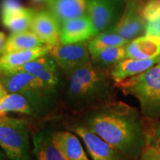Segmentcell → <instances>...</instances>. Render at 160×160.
Segmentation results:
<instances>
[{
	"label": "cell",
	"mask_w": 160,
	"mask_h": 160,
	"mask_svg": "<svg viewBox=\"0 0 160 160\" xmlns=\"http://www.w3.org/2000/svg\"><path fill=\"white\" fill-rule=\"evenodd\" d=\"M78 124L132 160L148 143L146 119L123 102H110L83 112Z\"/></svg>",
	"instance_id": "6da1fadb"
},
{
	"label": "cell",
	"mask_w": 160,
	"mask_h": 160,
	"mask_svg": "<svg viewBox=\"0 0 160 160\" xmlns=\"http://www.w3.org/2000/svg\"><path fill=\"white\" fill-rule=\"evenodd\" d=\"M66 101L70 109L84 112L115 101V83L110 70L86 63L67 74Z\"/></svg>",
	"instance_id": "7a4b0ae2"
},
{
	"label": "cell",
	"mask_w": 160,
	"mask_h": 160,
	"mask_svg": "<svg viewBox=\"0 0 160 160\" xmlns=\"http://www.w3.org/2000/svg\"><path fill=\"white\" fill-rule=\"evenodd\" d=\"M126 95L136 98L141 113L147 119L160 120V64L141 74L115 83Z\"/></svg>",
	"instance_id": "3957f363"
},
{
	"label": "cell",
	"mask_w": 160,
	"mask_h": 160,
	"mask_svg": "<svg viewBox=\"0 0 160 160\" xmlns=\"http://www.w3.org/2000/svg\"><path fill=\"white\" fill-rule=\"evenodd\" d=\"M30 123L25 118L0 116V148L9 160H33L29 145Z\"/></svg>",
	"instance_id": "277c9868"
},
{
	"label": "cell",
	"mask_w": 160,
	"mask_h": 160,
	"mask_svg": "<svg viewBox=\"0 0 160 160\" xmlns=\"http://www.w3.org/2000/svg\"><path fill=\"white\" fill-rule=\"evenodd\" d=\"M0 83L8 93H20L31 98L49 99V96L54 92L34 75L22 69L0 74Z\"/></svg>",
	"instance_id": "5b68a950"
},
{
	"label": "cell",
	"mask_w": 160,
	"mask_h": 160,
	"mask_svg": "<svg viewBox=\"0 0 160 160\" xmlns=\"http://www.w3.org/2000/svg\"><path fill=\"white\" fill-rule=\"evenodd\" d=\"M123 0H88L86 14L90 18L95 36L114 29L123 13Z\"/></svg>",
	"instance_id": "8992f818"
},
{
	"label": "cell",
	"mask_w": 160,
	"mask_h": 160,
	"mask_svg": "<svg viewBox=\"0 0 160 160\" xmlns=\"http://www.w3.org/2000/svg\"><path fill=\"white\" fill-rule=\"evenodd\" d=\"M48 53L65 74L91 62L88 41L75 44L48 46Z\"/></svg>",
	"instance_id": "52a82bcc"
},
{
	"label": "cell",
	"mask_w": 160,
	"mask_h": 160,
	"mask_svg": "<svg viewBox=\"0 0 160 160\" xmlns=\"http://www.w3.org/2000/svg\"><path fill=\"white\" fill-rule=\"evenodd\" d=\"M67 127L82 139L92 160H132L78 123Z\"/></svg>",
	"instance_id": "ba28073f"
},
{
	"label": "cell",
	"mask_w": 160,
	"mask_h": 160,
	"mask_svg": "<svg viewBox=\"0 0 160 160\" xmlns=\"http://www.w3.org/2000/svg\"><path fill=\"white\" fill-rule=\"evenodd\" d=\"M142 4L141 0H128L118 22L112 29L127 41L145 34L146 22L141 12Z\"/></svg>",
	"instance_id": "9c48e42d"
},
{
	"label": "cell",
	"mask_w": 160,
	"mask_h": 160,
	"mask_svg": "<svg viewBox=\"0 0 160 160\" xmlns=\"http://www.w3.org/2000/svg\"><path fill=\"white\" fill-rule=\"evenodd\" d=\"M49 99L31 98L20 93L6 92L0 99V116L15 112L28 116H37L43 112Z\"/></svg>",
	"instance_id": "30bf717a"
},
{
	"label": "cell",
	"mask_w": 160,
	"mask_h": 160,
	"mask_svg": "<svg viewBox=\"0 0 160 160\" xmlns=\"http://www.w3.org/2000/svg\"><path fill=\"white\" fill-rule=\"evenodd\" d=\"M30 30L46 46L61 45V24L47 9L35 11Z\"/></svg>",
	"instance_id": "8fae6325"
},
{
	"label": "cell",
	"mask_w": 160,
	"mask_h": 160,
	"mask_svg": "<svg viewBox=\"0 0 160 160\" xmlns=\"http://www.w3.org/2000/svg\"><path fill=\"white\" fill-rule=\"evenodd\" d=\"M21 69L34 75L52 92L60 83V68L49 53L26 63Z\"/></svg>",
	"instance_id": "7c38bea8"
},
{
	"label": "cell",
	"mask_w": 160,
	"mask_h": 160,
	"mask_svg": "<svg viewBox=\"0 0 160 160\" xmlns=\"http://www.w3.org/2000/svg\"><path fill=\"white\" fill-rule=\"evenodd\" d=\"M94 36L92 23L87 14L61 24V44L62 45L89 41Z\"/></svg>",
	"instance_id": "4fadbf2b"
},
{
	"label": "cell",
	"mask_w": 160,
	"mask_h": 160,
	"mask_svg": "<svg viewBox=\"0 0 160 160\" xmlns=\"http://www.w3.org/2000/svg\"><path fill=\"white\" fill-rule=\"evenodd\" d=\"M48 53V46L14 51L0 55V74H7L22 69L26 63Z\"/></svg>",
	"instance_id": "5bb4252c"
},
{
	"label": "cell",
	"mask_w": 160,
	"mask_h": 160,
	"mask_svg": "<svg viewBox=\"0 0 160 160\" xmlns=\"http://www.w3.org/2000/svg\"><path fill=\"white\" fill-rule=\"evenodd\" d=\"M160 55L153 59L125 58L110 69V77L114 83L141 74L159 62Z\"/></svg>",
	"instance_id": "9a60e30c"
},
{
	"label": "cell",
	"mask_w": 160,
	"mask_h": 160,
	"mask_svg": "<svg viewBox=\"0 0 160 160\" xmlns=\"http://www.w3.org/2000/svg\"><path fill=\"white\" fill-rule=\"evenodd\" d=\"M52 140L66 160H90L76 133L71 131L52 132Z\"/></svg>",
	"instance_id": "2e32d148"
},
{
	"label": "cell",
	"mask_w": 160,
	"mask_h": 160,
	"mask_svg": "<svg viewBox=\"0 0 160 160\" xmlns=\"http://www.w3.org/2000/svg\"><path fill=\"white\" fill-rule=\"evenodd\" d=\"M88 0H47L46 7L62 24L86 14Z\"/></svg>",
	"instance_id": "e0dca14e"
},
{
	"label": "cell",
	"mask_w": 160,
	"mask_h": 160,
	"mask_svg": "<svg viewBox=\"0 0 160 160\" xmlns=\"http://www.w3.org/2000/svg\"><path fill=\"white\" fill-rule=\"evenodd\" d=\"M125 48L126 58L153 59L160 55V38L143 35L129 41Z\"/></svg>",
	"instance_id": "ac0fdd59"
},
{
	"label": "cell",
	"mask_w": 160,
	"mask_h": 160,
	"mask_svg": "<svg viewBox=\"0 0 160 160\" xmlns=\"http://www.w3.org/2000/svg\"><path fill=\"white\" fill-rule=\"evenodd\" d=\"M52 132L40 131L32 135L33 154L37 160H66L52 140Z\"/></svg>",
	"instance_id": "d6986e66"
},
{
	"label": "cell",
	"mask_w": 160,
	"mask_h": 160,
	"mask_svg": "<svg viewBox=\"0 0 160 160\" xmlns=\"http://www.w3.org/2000/svg\"><path fill=\"white\" fill-rule=\"evenodd\" d=\"M45 46L46 45L39 39V38L34 34L31 30H27L19 33H12L6 38L3 53L33 49Z\"/></svg>",
	"instance_id": "ffe728a7"
},
{
	"label": "cell",
	"mask_w": 160,
	"mask_h": 160,
	"mask_svg": "<svg viewBox=\"0 0 160 160\" xmlns=\"http://www.w3.org/2000/svg\"><path fill=\"white\" fill-rule=\"evenodd\" d=\"M91 62L99 68L110 70L117 63L126 58V48L123 46L107 47L90 53Z\"/></svg>",
	"instance_id": "44dd1931"
},
{
	"label": "cell",
	"mask_w": 160,
	"mask_h": 160,
	"mask_svg": "<svg viewBox=\"0 0 160 160\" xmlns=\"http://www.w3.org/2000/svg\"><path fill=\"white\" fill-rule=\"evenodd\" d=\"M35 11V9L23 7L21 10L12 12L10 14L1 16V21L3 25L12 33L24 32L30 30Z\"/></svg>",
	"instance_id": "7402d4cb"
},
{
	"label": "cell",
	"mask_w": 160,
	"mask_h": 160,
	"mask_svg": "<svg viewBox=\"0 0 160 160\" xmlns=\"http://www.w3.org/2000/svg\"><path fill=\"white\" fill-rule=\"evenodd\" d=\"M128 42L129 41H127L125 38H123L121 36L117 34L113 29H110L96 35L92 39L89 40L88 50L91 53L107 47L126 46Z\"/></svg>",
	"instance_id": "603a6c76"
},
{
	"label": "cell",
	"mask_w": 160,
	"mask_h": 160,
	"mask_svg": "<svg viewBox=\"0 0 160 160\" xmlns=\"http://www.w3.org/2000/svg\"><path fill=\"white\" fill-rule=\"evenodd\" d=\"M145 119L148 131V142L160 150V120Z\"/></svg>",
	"instance_id": "cb8c5ba5"
},
{
	"label": "cell",
	"mask_w": 160,
	"mask_h": 160,
	"mask_svg": "<svg viewBox=\"0 0 160 160\" xmlns=\"http://www.w3.org/2000/svg\"><path fill=\"white\" fill-rule=\"evenodd\" d=\"M24 6L19 0H3L1 2V7H0V13L1 16L10 14L12 12L21 10Z\"/></svg>",
	"instance_id": "d4e9b609"
},
{
	"label": "cell",
	"mask_w": 160,
	"mask_h": 160,
	"mask_svg": "<svg viewBox=\"0 0 160 160\" xmlns=\"http://www.w3.org/2000/svg\"><path fill=\"white\" fill-rule=\"evenodd\" d=\"M160 38V12L152 19L146 22L145 34Z\"/></svg>",
	"instance_id": "484cf974"
},
{
	"label": "cell",
	"mask_w": 160,
	"mask_h": 160,
	"mask_svg": "<svg viewBox=\"0 0 160 160\" xmlns=\"http://www.w3.org/2000/svg\"><path fill=\"white\" fill-rule=\"evenodd\" d=\"M138 160H160V150L148 142Z\"/></svg>",
	"instance_id": "4316f807"
},
{
	"label": "cell",
	"mask_w": 160,
	"mask_h": 160,
	"mask_svg": "<svg viewBox=\"0 0 160 160\" xmlns=\"http://www.w3.org/2000/svg\"><path fill=\"white\" fill-rule=\"evenodd\" d=\"M6 41V35H5V33H3V32H1V31H0V55H2V54H3Z\"/></svg>",
	"instance_id": "83f0119b"
},
{
	"label": "cell",
	"mask_w": 160,
	"mask_h": 160,
	"mask_svg": "<svg viewBox=\"0 0 160 160\" xmlns=\"http://www.w3.org/2000/svg\"><path fill=\"white\" fill-rule=\"evenodd\" d=\"M0 160H9L8 158L6 157V155L5 154V152L2 149H0Z\"/></svg>",
	"instance_id": "f1b7e54d"
},
{
	"label": "cell",
	"mask_w": 160,
	"mask_h": 160,
	"mask_svg": "<svg viewBox=\"0 0 160 160\" xmlns=\"http://www.w3.org/2000/svg\"><path fill=\"white\" fill-rule=\"evenodd\" d=\"M6 90L4 89V87L2 86L1 83H0V99L3 97V96H4V95L6 94Z\"/></svg>",
	"instance_id": "f546056e"
},
{
	"label": "cell",
	"mask_w": 160,
	"mask_h": 160,
	"mask_svg": "<svg viewBox=\"0 0 160 160\" xmlns=\"http://www.w3.org/2000/svg\"><path fill=\"white\" fill-rule=\"evenodd\" d=\"M32 1H33V2H34V3H37V4H38V3H42V2H45V1H47V0H32Z\"/></svg>",
	"instance_id": "4dcf8cb0"
},
{
	"label": "cell",
	"mask_w": 160,
	"mask_h": 160,
	"mask_svg": "<svg viewBox=\"0 0 160 160\" xmlns=\"http://www.w3.org/2000/svg\"><path fill=\"white\" fill-rule=\"evenodd\" d=\"M158 63H159V64H160V60H159V62H158Z\"/></svg>",
	"instance_id": "1f68e13d"
},
{
	"label": "cell",
	"mask_w": 160,
	"mask_h": 160,
	"mask_svg": "<svg viewBox=\"0 0 160 160\" xmlns=\"http://www.w3.org/2000/svg\"><path fill=\"white\" fill-rule=\"evenodd\" d=\"M123 1H126V0H123Z\"/></svg>",
	"instance_id": "d6a6232c"
}]
</instances>
